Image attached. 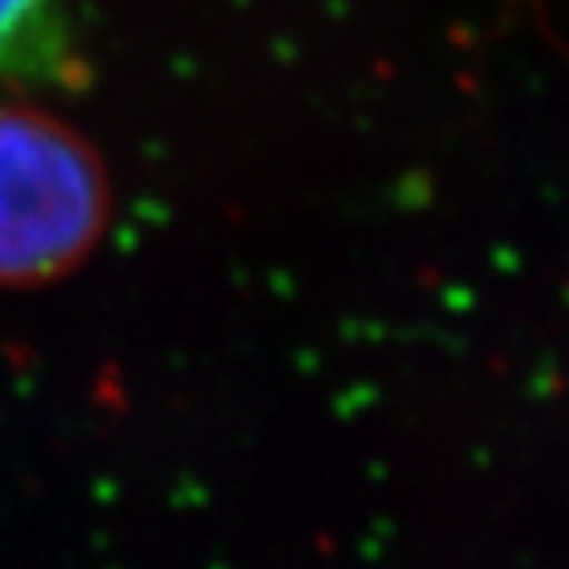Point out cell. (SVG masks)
<instances>
[{
  "mask_svg": "<svg viewBox=\"0 0 569 569\" xmlns=\"http://www.w3.org/2000/svg\"><path fill=\"white\" fill-rule=\"evenodd\" d=\"M108 222L111 178L97 148L27 97L0 100V289L74 274Z\"/></svg>",
  "mask_w": 569,
  "mask_h": 569,
  "instance_id": "1",
  "label": "cell"
},
{
  "mask_svg": "<svg viewBox=\"0 0 569 569\" xmlns=\"http://www.w3.org/2000/svg\"><path fill=\"white\" fill-rule=\"evenodd\" d=\"M86 78L63 0H0V97L71 89Z\"/></svg>",
  "mask_w": 569,
  "mask_h": 569,
  "instance_id": "2",
  "label": "cell"
}]
</instances>
